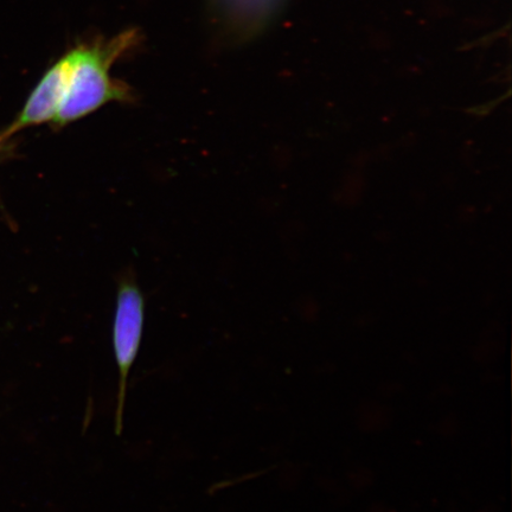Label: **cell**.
<instances>
[{"mask_svg": "<svg viewBox=\"0 0 512 512\" xmlns=\"http://www.w3.org/2000/svg\"><path fill=\"white\" fill-rule=\"evenodd\" d=\"M139 40L137 30H127L111 40L80 44L61 57L62 89L55 126L72 124L110 102L133 100L131 88L113 79L111 68Z\"/></svg>", "mask_w": 512, "mask_h": 512, "instance_id": "obj_1", "label": "cell"}, {"mask_svg": "<svg viewBox=\"0 0 512 512\" xmlns=\"http://www.w3.org/2000/svg\"><path fill=\"white\" fill-rule=\"evenodd\" d=\"M145 324V300L134 281L124 280L119 285L113 319L112 342L119 380L114 428L119 435L124 430L127 383L131 369L142 347Z\"/></svg>", "mask_w": 512, "mask_h": 512, "instance_id": "obj_2", "label": "cell"}]
</instances>
